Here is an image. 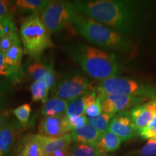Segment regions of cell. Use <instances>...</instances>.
Instances as JSON below:
<instances>
[{"mask_svg":"<svg viewBox=\"0 0 156 156\" xmlns=\"http://www.w3.org/2000/svg\"><path fill=\"white\" fill-rule=\"evenodd\" d=\"M28 71L34 81L44 82L49 88L56 85V75L51 66L36 62L29 66Z\"/></svg>","mask_w":156,"mask_h":156,"instance_id":"obj_12","label":"cell"},{"mask_svg":"<svg viewBox=\"0 0 156 156\" xmlns=\"http://www.w3.org/2000/svg\"><path fill=\"white\" fill-rule=\"evenodd\" d=\"M72 130L65 114L44 116L38 124V134L46 137H60Z\"/></svg>","mask_w":156,"mask_h":156,"instance_id":"obj_9","label":"cell"},{"mask_svg":"<svg viewBox=\"0 0 156 156\" xmlns=\"http://www.w3.org/2000/svg\"><path fill=\"white\" fill-rule=\"evenodd\" d=\"M102 155L95 146L76 143L69 147V156H100Z\"/></svg>","mask_w":156,"mask_h":156,"instance_id":"obj_23","label":"cell"},{"mask_svg":"<svg viewBox=\"0 0 156 156\" xmlns=\"http://www.w3.org/2000/svg\"><path fill=\"white\" fill-rule=\"evenodd\" d=\"M108 131L118 136L123 141H127L138 135L132 122L129 111L117 113L113 116L109 123Z\"/></svg>","mask_w":156,"mask_h":156,"instance_id":"obj_10","label":"cell"},{"mask_svg":"<svg viewBox=\"0 0 156 156\" xmlns=\"http://www.w3.org/2000/svg\"><path fill=\"white\" fill-rule=\"evenodd\" d=\"M17 156H44L38 134L25 136L20 145Z\"/></svg>","mask_w":156,"mask_h":156,"instance_id":"obj_17","label":"cell"},{"mask_svg":"<svg viewBox=\"0 0 156 156\" xmlns=\"http://www.w3.org/2000/svg\"><path fill=\"white\" fill-rule=\"evenodd\" d=\"M0 76L9 78L12 81H17L18 79L16 74L12 69V68L9 67L5 61V54L0 52Z\"/></svg>","mask_w":156,"mask_h":156,"instance_id":"obj_27","label":"cell"},{"mask_svg":"<svg viewBox=\"0 0 156 156\" xmlns=\"http://www.w3.org/2000/svg\"><path fill=\"white\" fill-rule=\"evenodd\" d=\"M13 114L21 124L26 125L28 124L31 114V106L30 103L21 105L12 111Z\"/></svg>","mask_w":156,"mask_h":156,"instance_id":"obj_26","label":"cell"},{"mask_svg":"<svg viewBox=\"0 0 156 156\" xmlns=\"http://www.w3.org/2000/svg\"><path fill=\"white\" fill-rule=\"evenodd\" d=\"M67 53L90 77L99 80L119 77L122 64L116 54L100 48L83 44L69 45Z\"/></svg>","mask_w":156,"mask_h":156,"instance_id":"obj_2","label":"cell"},{"mask_svg":"<svg viewBox=\"0 0 156 156\" xmlns=\"http://www.w3.org/2000/svg\"><path fill=\"white\" fill-rule=\"evenodd\" d=\"M79 12L73 3L65 1H49L41 12L40 18L50 34L60 32L72 25Z\"/></svg>","mask_w":156,"mask_h":156,"instance_id":"obj_6","label":"cell"},{"mask_svg":"<svg viewBox=\"0 0 156 156\" xmlns=\"http://www.w3.org/2000/svg\"><path fill=\"white\" fill-rule=\"evenodd\" d=\"M5 30H4L2 21V19L0 18V39L2 38V36H5Z\"/></svg>","mask_w":156,"mask_h":156,"instance_id":"obj_35","label":"cell"},{"mask_svg":"<svg viewBox=\"0 0 156 156\" xmlns=\"http://www.w3.org/2000/svg\"><path fill=\"white\" fill-rule=\"evenodd\" d=\"M3 90H4V87H3V84L2 83V82L0 81V98H1L2 95V93H3Z\"/></svg>","mask_w":156,"mask_h":156,"instance_id":"obj_36","label":"cell"},{"mask_svg":"<svg viewBox=\"0 0 156 156\" xmlns=\"http://www.w3.org/2000/svg\"><path fill=\"white\" fill-rule=\"evenodd\" d=\"M72 25L77 34L93 44L123 54L132 52L134 44L129 37L123 36L102 23L84 15L78 14Z\"/></svg>","mask_w":156,"mask_h":156,"instance_id":"obj_3","label":"cell"},{"mask_svg":"<svg viewBox=\"0 0 156 156\" xmlns=\"http://www.w3.org/2000/svg\"><path fill=\"white\" fill-rule=\"evenodd\" d=\"M50 35L38 14L25 18L20 28L24 54L34 58H40L45 50L54 46Z\"/></svg>","mask_w":156,"mask_h":156,"instance_id":"obj_4","label":"cell"},{"mask_svg":"<svg viewBox=\"0 0 156 156\" xmlns=\"http://www.w3.org/2000/svg\"><path fill=\"white\" fill-rule=\"evenodd\" d=\"M125 156H156V135L148 140L141 149L126 154Z\"/></svg>","mask_w":156,"mask_h":156,"instance_id":"obj_25","label":"cell"},{"mask_svg":"<svg viewBox=\"0 0 156 156\" xmlns=\"http://www.w3.org/2000/svg\"><path fill=\"white\" fill-rule=\"evenodd\" d=\"M73 4L84 15L127 37L137 32L145 22V9L138 2L79 0Z\"/></svg>","mask_w":156,"mask_h":156,"instance_id":"obj_1","label":"cell"},{"mask_svg":"<svg viewBox=\"0 0 156 156\" xmlns=\"http://www.w3.org/2000/svg\"><path fill=\"white\" fill-rule=\"evenodd\" d=\"M102 114V107H101V98L98 96L97 100L93 104L87 106L85 110V114L87 116L94 117Z\"/></svg>","mask_w":156,"mask_h":156,"instance_id":"obj_30","label":"cell"},{"mask_svg":"<svg viewBox=\"0 0 156 156\" xmlns=\"http://www.w3.org/2000/svg\"><path fill=\"white\" fill-rule=\"evenodd\" d=\"M15 139V130L11 124H6L0 129V156L8 153Z\"/></svg>","mask_w":156,"mask_h":156,"instance_id":"obj_20","label":"cell"},{"mask_svg":"<svg viewBox=\"0 0 156 156\" xmlns=\"http://www.w3.org/2000/svg\"><path fill=\"white\" fill-rule=\"evenodd\" d=\"M17 38H19V37L17 33L3 36L0 39V52L5 54Z\"/></svg>","mask_w":156,"mask_h":156,"instance_id":"obj_28","label":"cell"},{"mask_svg":"<svg viewBox=\"0 0 156 156\" xmlns=\"http://www.w3.org/2000/svg\"><path fill=\"white\" fill-rule=\"evenodd\" d=\"M48 156H69V149L56 151Z\"/></svg>","mask_w":156,"mask_h":156,"instance_id":"obj_33","label":"cell"},{"mask_svg":"<svg viewBox=\"0 0 156 156\" xmlns=\"http://www.w3.org/2000/svg\"><path fill=\"white\" fill-rule=\"evenodd\" d=\"M100 134V132H98L89 123H87L80 128L75 129L71 132L73 142L92 146L96 145Z\"/></svg>","mask_w":156,"mask_h":156,"instance_id":"obj_15","label":"cell"},{"mask_svg":"<svg viewBox=\"0 0 156 156\" xmlns=\"http://www.w3.org/2000/svg\"><path fill=\"white\" fill-rule=\"evenodd\" d=\"M129 112L134 128L139 135L140 130L146 127L156 114V99L137 105Z\"/></svg>","mask_w":156,"mask_h":156,"instance_id":"obj_11","label":"cell"},{"mask_svg":"<svg viewBox=\"0 0 156 156\" xmlns=\"http://www.w3.org/2000/svg\"><path fill=\"white\" fill-rule=\"evenodd\" d=\"M22 56L23 48L20 38H17L12 44V46L9 48V49L5 54V58L7 64L12 68L18 77L20 73Z\"/></svg>","mask_w":156,"mask_h":156,"instance_id":"obj_18","label":"cell"},{"mask_svg":"<svg viewBox=\"0 0 156 156\" xmlns=\"http://www.w3.org/2000/svg\"><path fill=\"white\" fill-rule=\"evenodd\" d=\"M98 97L101 98L102 112L112 115L128 111L145 101H150L147 98L125 95H107Z\"/></svg>","mask_w":156,"mask_h":156,"instance_id":"obj_8","label":"cell"},{"mask_svg":"<svg viewBox=\"0 0 156 156\" xmlns=\"http://www.w3.org/2000/svg\"><path fill=\"white\" fill-rule=\"evenodd\" d=\"M38 136L44 156L49 155L59 150L69 149L70 144L73 142L71 133L56 138L46 137L40 134H38Z\"/></svg>","mask_w":156,"mask_h":156,"instance_id":"obj_13","label":"cell"},{"mask_svg":"<svg viewBox=\"0 0 156 156\" xmlns=\"http://www.w3.org/2000/svg\"><path fill=\"white\" fill-rule=\"evenodd\" d=\"M98 96L125 95L156 99V86L126 77H114L101 80L96 87Z\"/></svg>","mask_w":156,"mask_h":156,"instance_id":"obj_5","label":"cell"},{"mask_svg":"<svg viewBox=\"0 0 156 156\" xmlns=\"http://www.w3.org/2000/svg\"><path fill=\"white\" fill-rule=\"evenodd\" d=\"M156 135V114L154 116L153 119L148 124V125L139 132V136L142 139H151Z\"/></svg>","mask_w":156,"mask_h":156,"instance_id":"obj_29","label":"cell"},{"mask_svg":"<svg viewBox=\"0 0 156 156\" xmlns=\"http://www.w3.org/2000/svg\"><path fill=\"white\" fill-rule=\"evenodd\" d=\"M47 0H17L15 5L23 10L34 12V14L40 13L48 3Z\"/></svg>","mask_w":156,"mask_h":156,"instance_id":"obj_22","label":"cell"},{"mask_svg":"<svg viewBox=\"0 0 156 156\" xmlns=\"http://www.w3.org/2000/svg\"><path fill=\"white\" fill-rule=\"evenodd\" d=\"M67 119L70 127L72 128L73 130L75 129L80 128L87 123V116L85 114L78 116L67 117Z\"/></svg>","mask_w":156,"mask_h":156,"instance_id":"obj_31","label":"cell"},{"mask_svg":"<svg viewBox=\"0 0 156 156\" xmlns=\"http://www.w3.org/2000/svg\"><path fill=\"white\" fill-rule=\"evenodd\" d=\"M100 156H109L108 155H100Z\"/></svg>","mask_w":156,"mask_h":156,"instance_id":"obj_37","label":"cell"},{"mask_svg":"<svg viewBox=\"0 0 156 156\" xmlns=\"http://www.w3.org/2000/svg\"><path fill=\"white\" fill-rule=\"evenodd\" d=\"M114 115L102 113L100 115L94 117L87 116V123L92 125L98 132L102 133L106 131L111 120Z\"/></svg>","mask_w":156,"mask_h":156,"instance_id":"obj_24","label":"cell"},{"mask_svg":"<svg viewBox=\"0 0 156 156\" xmlns=\"http://www.w3.org/2000/svg\"><path fill=\"white\" fill-rule=\"evenodd\" d=\"M49 87L43 81H34L31 84L30 90L32 95V101L34 102H38L41 101L45 103L47 101L48 93Z\"/></svg>","mask_w":156,"mask_h":156,"instance_id":"obj_21","label":"cell"},{"mask_svg":"<svg viewBox=\"0 0 156 156\" xmlns=\"http://www.w3.org/2000/svg\"><path fill=\"white\" fill-rule=\"evenodd\" d=\"M96 91L87 93L80 98L69 101L65 114L67 117L78 116L85 114V110L87 106L93 104L97 100Z\"/></svg>","mask_w":156,"mask_h":156,"instance_id":"obj_14","label":"cell"},{"mask_svg":"<svg viewBox=\"0 0 156 156\" xmlns=\"http://www.w3.org/2000/svg\"><path fill=\"white\" fill-rule=\"evenodd\" d=\"M5 121H6V117L2 113L0 112V129H2L5 126Z\"/></svg>","mask_w":156,"mask_h":156,"instance_id":"obj_34","label":"cell"},{"mask_svg":"<svg viewBox=\"0 0 156 156\" xmlns=\"http://www.w3.org/2000/svg\"><path fill=\"white\" fill-rule=\"evenodd\" d=\"M95 91L96 87L86 76L77 72H72L66 74L56 84L54 97L69 102Z\"/></svg>","mask_w":156,"mask_h":156,"instance_id":"obj_7","label":"cell"},{"mask_svg":"<svg viewBox=\"0 0 156 156\" xmlns=\"http://www.w3.org/2000/svg\"><path fill=\"white\" fill-rule=\"evenodd\" d=\"M12 2L7 0H0V18L12 15Z\"/></svg>","mask_w":156,"mask_h":156,"instance_id":"obj_32","label":"cell"},{"mask_svg":"<svg viewBox=\"0 0 156 156\" xmlns=\"http://www.w3.org/2000/svg\"><path fill=\"white\" fill-rule=\"evenodd\" d=\"M67 101L58 97H53L44 103L41 114L46 116H57L64 114L68 106Z\"/></svg>","mask_w":156,"mask_h":156,"instance_id":"obj_19","label":"cell"},{"mask_svg":"<svg viewBox=\"0 0 156 156\" xmlns=\"http://www.w3.org/2000/svg\"><path fill=\"white\" fill-rule=\"evenodd\" d=\"M122 142V140L118 136L106 130L101 133L95 147L101 155H108L109 153L117 151Z\"/></svg>","mask_w":156,"mask_h":156,"instance_id":"obj_16","label":"cell"}]
</instances>
